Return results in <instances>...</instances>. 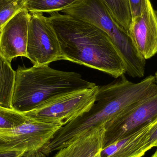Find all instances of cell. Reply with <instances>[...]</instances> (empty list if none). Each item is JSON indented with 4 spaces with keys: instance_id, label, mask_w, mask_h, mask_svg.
<instances>
[{
    "instance_id": "4",
    "label": "cell",
    "mask_w": 157,
    "mask_h": 157,
    "mask_svg": "<svg viewBox=\"0 0 157 157\" xmlns=\"http://www.w3.org/2000/svg\"><path fill=\"white\" fill-rule=\"evenodd\" d=\"M61 12L86 20L103 30L122 58L126 73L133 78L144 75L146 61L138 53L130 35L115 22L101 0H80Z\"/></svg>"
},
{
    "instance_id": "12",
    "label": "cell",
    "mask_w": 157,
    "mask_h": 157,
    "mask_svg": "<svg viewBox=\"0 0 157 157\" xmlns=\"http://www.w3.org/2000/svg\"><path fill=\"white\" fill-rule=\"evenodd\" d=\"M105 128L89 131L65 147L53 157H101Z\"/></svg>"
},
{
    "instance_id": "8",
    "label": "cell",
    "mask_w": 157,
    "mask_h": 157,
    "mask_svg": "<svg viewBox=\"0 0 157 157\" xmlns=\"http://www.w3.org/2000/svg\"><path fill=\"white\" fill-rule=\"evenodd\" d=\"M156 119L157 94L125 110L107 124L103 147L134 132Z\"/></svg>"
},
{
    "instance_id": "1",
    "label": "cell",
    "mask_w": 157,
    "mask_h": 157,
    "mask_svg": "<svg viewBox=\"0 0 157 157\" xmlns=\"http://www.w3.org/2000/svg\"><path fill=\"white\" fill-rule=\"evenodd\" d=\"M157 94L155 75H149L135 83L124 75L115 81L99 86L96 101L87 112L62 126L41 152L46 157L67 146L90 130L105 128L109 122L123 112Z\"/></svg>"
},
{
    "instance_id": "11",
    "label": "cell",
    "mask_w": 157,
    "mask_h": 157,
    "mask_svg": "<svg viewBox=\"0 0 157 157\" xmlns=\"http://www.w3.org/2000/svg\"><path fill=\"white\" fill-rule=\"evenodd\" d=\"M157 128V119L101 150V157H142L153 148L151 137Z\"/></svg>"
},
{
    "instance_id": "10",
    "label": "cell",
    "mask_w": 157,
    "mask_h": 157,
    "mask_svg": "<svg viewBox=\"0 0 157 157\" xmlns=\"http://www.w3.org/2000/svg\"><path fill=\"white\" fill-rule=\"evenodd\" d=\"M129 35L146 60L157 54V15L150 0L142 14L132 20Z\"/></svg>"
},
{
    "instance_id": "23",
    "label": "cell",
    "mask_w": 157,
    "mask_h": 157,
    "mask_svg": "<svg viewBox=\"0 0 157 157\" xmlns=\"http://www.w3.org/2000/svg\"><path fill=\"white\" fill-rule=\"evenodd\" d=\"M2 28H0V34H1V29H2Z\"/></svg>"
},
{
    "instance_id": "3",
    "label": "cell",
    "mask_w": 157,
    "mask_h": 157,
    "mask_svg": "<svg viewBox=\"0 0 157 157\" xmlns=\"http://www.w3.org/2000/svg\"><path fill=\"white\" fill-rule=\"evenodd\" d=\"M96 86L75 72L55 70L49 65H33L27 69L19 66L16 71L12 109L27 112L59 95Z\"/></svg>"
},
{
    "instance_id": "13",
    "label": "cell",
    "mask_w": 157,
    "mask_h": 157,
    "mask_svg": "<svg viewBox=\"0 0 157 157\" xmlns=\"http://www.w3.org/2000/svg\"><path fill=\"white\" fill-rule=\"evenodd\" d=\"M16 71L11 63L0 54V106L12 109V96L15 79Z\"/></svg>"
},
{
    "instance_id": "2",
    "label": "cell",
    "mask_w": 157,
    "mask_h": 157,
    "mask_svg": "<svg viewBox=\"0 0 157 157\" xmlns=\"http://www.w3.org/2000/svg\"><path fill=\"white\" fill-rule=\"evenodd\" d=\"M50 14L47 19L57 34L63 60L98 70L115 78L126 73L122 58L103 30L70 15Z\"/></svg>"
},
{
    "instance_id": "7",
    "label": "cell",
    "mask_w": 157,
    "mask_h": 157,
    "mask_svg": "<svg viewBox=\"0 0 157 157\" xmlns=\"http://www.w3.org/2000/svg\"><path fill=\"white\" fill-rule=\"evenodd\" d=\"M26 58L35 66L63 60L57 34L43 13H30Z\"/></svg>"
},
{
    "instance_id": "20",
    "label": "cell",
    "mask_w": 157,
    "mask_h": 157,
    "mask_svg": "<svg viewBox=\"0 0 157 157\" xmlns=\"http://www.w3.org/2000/svg\"><path fill=\"white\" fill-rule=\"evenodd\" d=\"M151 157H157V150L156 151V152H155V154H154Z\"/></svg>"
},
{
    "instance_id": "5",
    "label": "cell",
    "mask_w": 157,
    "mask_h": 157,
    "mask_svg": "<svg viewBox=\"0 0 157 157\" xmlns=\"http://www.w3.org/2000/svg\"><path fill=\"white\" fill-rule=\"evenodd\" d=\"M98 88L97 85L61 94L36 109L22 113L31 121L64 126L90 109L96 101Z\"/></svg>"
},
{
    "instance_id": "16",
    "label": "cell",
    "mask_w": 157,
    "mask_h": 157,
    "mask_svg": "<svg viewBox=\"0 0 157 157\" xmlns=\"http://www.w3.org/2000/svg\"><path fill=\"white\" fill-rule=\"evenodd\" d=\"M25 9V0H0V28Z\"/></svg>"
},
{
    "instance_id": "18",
    "label": "cell",
    "mask_w": 157,
    "mask_h": 157,
    "mask_svg": "<svg viewBox=\"0 0 157 157\" xmlns=\"http://www.w3.org/2000/svg\"><path fill=\"white\" fill-rule=\"evenodd\" d=\"M132 19L140 16L145 10L147 0H128Z\"/></svg>"
},
{
    "instance_id": "15",
    "label": "cell",
    "mask_w": 157,
    "mask_h": 157,
    "mask_svg": "<svg viewBox=\"0 0 157 157\" xmlns=\"http://www.w3.org/2000/svg\"><path fill=\"white\" fill-rule=\"evenodd\" d=\"M115 22L129 34L132 17L128 0H101Z\"/></svg>"
},
{
    "instance_id": "22",
    "label": "cell",
    "mask_w": 157,
    "mask_h": 157,
    "mask_svg": "<svg viewBox=\"0 0 157 157\" xmlns=\"http://www.w3.org/2000/svg\"><path fill=\"white\" fill-rule=\"evenodd\" d=\"M155 77L156 78V82L157 83V71H156V72L155 73Z\"/></svg>"
},
{
    "instance_id": "14",
    "label": "cell",
    "mask_w": 157,
    "mask_h": 157,
    "mask_svg": "<svg viewBox=\"0 0 157 157\" xmlns=\"http://www.w3.org/2000/svg\"><path fill=\"white\" fill-rule=\"evenodd\" d=\"M80 0H25V8L29 13H59Z\"/></svg>"
},
{
    "instance_id": "17",
    "label": "cell",
    "mask_w": 157,
    "mask_h": 157,
    "mask_svg": "<svg viewBox=\"0 0 157 157\" xmlns=\"http://www.w3.org/2000/svg\"><path fill=\"white\" fill-rule=\"evenodd\" d=\"M28 120L21 113L0 106V130L16 127Z\"/></svg>"
},
{
    "instance_id": "9",
    "label": "cell",
    "mask_w": 157,
    "mask_h": 157,
    "mask_svg": "<svg viewBox=\"0 0 157 157\" xmlns=\"http://www.w3.org/2000/svg\"><path fill=\"white\" fill-rule=\"evenodd\" d=\"M30 13L23 9L2 27L0 34V54L11 63L18 57L26 58Z\"/></svg>"
},
{
    "instance_id": "21",
    "label": "cell",
    "mask_w": 157,
    "mask_h": 157,
    "mask_svg": "<svg viewBox=\"0 0 157 157\" xmlns=\"http://www.w3.org/2000/svg\"><path fill=\"white\" fill-rule=\"evenodd\" d=\"M154 147H157V140L154 144Z\"/></svg>"
},
{
    "instance_id": "19",
    "label": "cell",
    "mask_w": 157,
    "mask_h": 157,
    "mask_svg": "<svg viewBox=\"0 0 157 157\" xmlns=\"http://www.w3.org/2000/svg\"><path fill=\"white\" fill-rule=\"evenodd\" d=\"M0 157H27L25 151H0Z\"/></svg>"
},
{
    "instance_id": "6",
    "label": "cell",
    "mask_w": 157,
    "mask_h": 157,
    "mask_svg": "<svg viewBox=\"0 0 157 157\" xmlns=\"http://www.w3.org/2000/svg\"><path fill=\"white\" fill-rule=\"evenodd\" d=\"M62 126L28 120L9 129L0 130V151H20L27 157H40L45 146Z\"/></svg>"
},
{
    "instance_id": "24",
    "label": "cell",
    "mask_w": 157,
    "mask_h": 157,
    "mask_svg": "<svg viewBox=\"0 0 157 157\" xmlns=\"http://www.w3.org/2000/svg\"><path fill=\"white\" fill-rule=\"evenodd\" d=\"M156 13H157V12H156Z\"/></svg>"
}]
</instances>
